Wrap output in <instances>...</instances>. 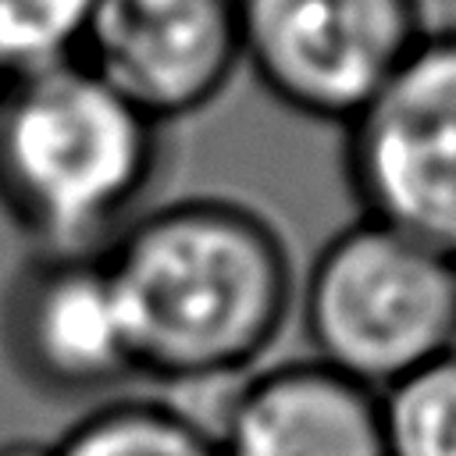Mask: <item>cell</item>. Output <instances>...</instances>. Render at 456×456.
Returning <instances> with one entry per match:
<instances>
[{
  "instance_id": "ba28073f",
  "label": "cell",
  "mask_w": 456,
  "mask_h": 456,
  "mask_svg": "<svg viewBox=\"0 0 456 456\" xmlns=\"http://www.w3.org/2000/svg\"><path fill=\"white\" fill-rule=\"evenodd\" d=\"M207 424L217 456H388L381 392L310 353L242 374Z\"/></svg>"
},
{
  "instance_id": "9c48e42d",
  "label": "cell",
  "mask_w": 456,
  "mask_h": 456,
  "mask_svg": "<svg viewBox=\"0 0 456 456\" xmlns=\"http://www.w3.org/2000/svg\"><path fill=\"white\" fill-rule=\"evenodd\" d=\"M53 456H217V445L178 395L125 388L89 403L53 442Z\"/></svg>"
},
{
  "instance_id": "6da1fadb",
  "label": "cell",
  "mask_w": 456,
  "mask_h": 456,
  "mask_svg": "<svg viewBox=\"0 0 456 456\" xmlns=\"http://www.w3.org/2000/svg\"><path fill=\"white\" fill-rule=\"evenodd\" d=\"M103 256L139 381L185 403L217 399L267 363L296 321L292 242L246 200H153Z\"/></svg>"
},
{
  "instance_id": "277c9868",
  "label": "cell",
  "mask_w": 456,
  "mask_h": 456,
  "mask_svg": "<svg viewBox=\"0 0 456 456\" xmlns=\"http://www.w3.org/2000/svg\"><path fill=\"white\" fill-rule=\"evenodd\" d=\"M360 217L456 260V28H431L342 128Z\"/></svg>"
},
{
  "instance_id": "7c38bea8",
  "label": "cell",
  "mask_w": 456,
  "mask_h": 456,
  "mask_svg": "<svg viewBox=\"0 0 456 456\" xmlns=\"http://www.w3.org/2000/svg\"><path fill=\"white\" fill-rule=\"evenodd\" d=\"M0 456H53V442L7 438V442H0Z\"/></svg>"
},
{
  "instance_id": "5b68a950",
  "label": "cell",
  "mask_w": 456,
  "mask_h": 456,
  "mask_svg": "<svg viewBox=\"0 0 456 456\" xmlns=\"http://www.w3.org/2000/svg\"><path fill=\"white\" fill-rule=\"evenodd\" d=\"M242 71L299 118L346 128L431 32L424 0H235Z\"/></svg>"
},
{
  "instance_id": "52a82bcc",
  "label": "cell",
  "mask_w": 456,
  "mask_h": 456,
  "mask_svg": "<svg viewBox=\"0 0 456 456\" xmlns=\"http://www.w3.org/2000/svg\"><path fill=\"white\" fill-rule=\"evenodd\" d=\"M78 61L160 128L196 118L242 71L235 0H96Z\"/></svg>"
},
{
  "instance_id": "8992f818",
  "label": "cell",
  "mask_w": 456,
  "mask_h": 456,
  "mask_svg": "<svg viewBox=\"0 0 456 456\" xmlns=\"http://www.w3.org/2000/svg\"><path fill=\"white\" fill-rule=\"evenodd\" d=\"M0 349L43 399L96 403L139 381L103 253L28 249L0 292Z\"/></svg>"
},
{
  "instance_id": "3957f363",
  "label": "cell",
  "mask_w": 456,
  "mask_h": 456,
  "mask_svg": "<svg viewBox=\"0 0 456 456\" xmlns=\"http://www.w3.org/2000/svg\"><path fill=\"white\" fill-rule=\"evenodd\" d=\"M296 321L310 356L381 392L456 346V260L356 214L299 267Z\"/></svg>"
},
{
  "instance_id": "7a4b0ae2",
  "label": "cell",
  "mask_w": 456,
  "mask_h": 456,
  "mask_svg": "<svg viewBox=\"0 0 456 456\" xmlns=\"http://www.w3.org/2000/svg\"><path fill=\"white\" fill-rule=\"evenodd\" d=\"M164 128L78 57L0 75V214L43 253H103L157 196Z\"/></svg>"
},
{
  "instance_id": "30bf717a",
  "label": "cell",
  "mask_w": 456,
  "mask_h": 456,
  "mask_svg": "<svg viewBox=\"0 0 456 456\" xmlns=\"http://www.w3.org/2000/svg\"><path fill=\"white\" fill-rule=\"evenodd\" d=\"M388 456H456V346L381 388Z\"/></svg>"
},
{
  "instance_id": "8fae6325",
  "label": "cell",
  "mask_w": 456,
  "mask_h": 456,
  "mask_svg": "<svg viewBox=\"0 0 456 456\" xmlns=\"http://www.w3.org/2000/svg\"><path fill=\"white\" fill-rule=\"evenodd\" d=\"M96 0H0V75L78 57Z\"/></svg>"
}]
</instances>
